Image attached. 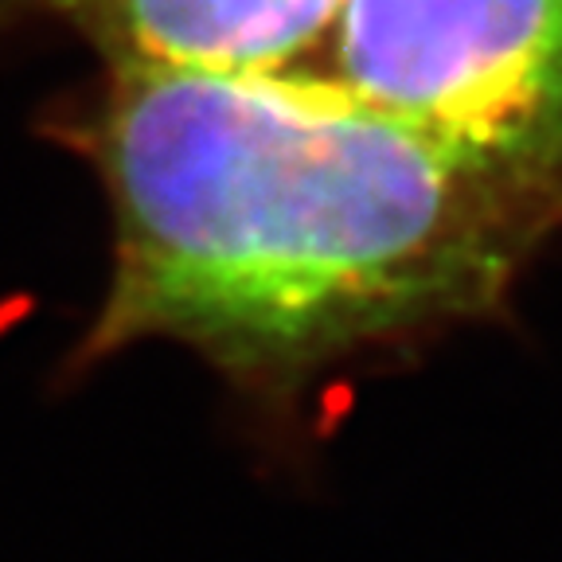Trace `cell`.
Wrapping results in <instances>:
<instances>
[{
  "mask_svg": "<svg viewBox=\"0 0 562 562\" xmlns=\"http://www.w3.org/2000/svg\"><path fill=\"white\" fill-rule=\"evenodd\" d=\"M98 172L114 258L63 360L195 351L278 441L344 375L504 313L562 238V176L453 149L308 75L105 67L52 122Z\"/></svg>",
  "mask_w": 562,
  "mask_h": 562,
  "instance_id": "cell-1",
  "label": "cell"
},
{
  "mask_svg": "<svg viewBox=\"0 0 562 562\" xmlns=\"http://www.w3.org/2000/svg\"><path fill=\"white\" fill-rule=\"evenodd\" d=\"M325 79L453 149L562 176V0H340Z\"/></svg>",
  "mask_w": 562,
  "mask_h": 562,
  "instance_id": "cell-2",
  "label": "cell"
},
{
  "mask_svg": "<svg viewBox=\"0 0 562 562\" xmlns=\"http://www.w3.org/2000/svg\"><path fill=\"white\" fill-rule=\"evenodd\" d=\"M340 0H0V35L63 27L105 67L285 75L321 44Z\"/></svg>",
  "mask_w": 562,
  "mask_h": 562,
  "instance_id": "cell-3",
  "label": "cell"
}]
</instances>
